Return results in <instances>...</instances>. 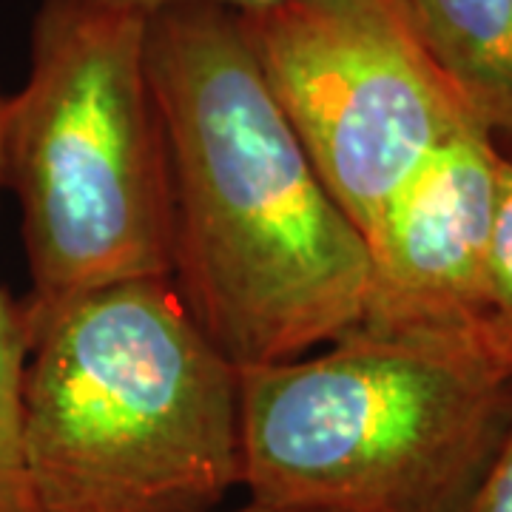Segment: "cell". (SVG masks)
<instances>
[{
	"label": "cell",
	"mask_w": 512,
	"mask_h": 512,
	"mask_svg": "<svg viewBox=\"0 0 512 512\" xmlns=\"http://www.w3.org/2000/svg\"><path fill=\"white\" fill-rule=\"evenodd\" d=\"M171 168V282L234 362L296 359L362 322L365 237L276 103L237 12L146 18Z\"/></svg>",
	"instance_id": "1"
},
{
	"label": "cell",
	"mask_w": 512,
	"mask_h": 512,
	"mask_svg": "<svg viewBox=\"0 0 512 512\" xmlns=\"http://www.w3.org/2000/svg\"><path fill=\"white\" fill-rule=\"evenodd\" d=\"M237 376L239 487L271 512H464L512 427V348L493 330L356 325Z\"/></svg>",
	"instance_id": "2"
},
{
	"label": "cell",
	"mask_w": 512,
	"mask_h": 512,
	"mask_svg": "<svg viewBox=\"0 0 512 512\" xmlns=\"http://www.w3.org/2000/svg\"><path fill=\"white\" fill-rule=\"evenodd\" d=\"M23 439L43 512H217L239 487V376L171 279L26 322Z\"/></svg>",
	"instance_id": "3"
},
{
	"label": "cell",
	"mask_w": 512,
	"mask_h": 512,
	"mask_svg": "<svg viewBox=\"0 0 512 512\" xmlns=\"http://www.w3.org/2000/svg\"><path fill=\"white\" fill-rule=\"evenodd\" d=\"M0 188L20 205L23 322L131 279H171V168L146 18L43 0L29 77L0 100Z\"/></svg>",
	"instance_id": "4"
},
{
	"label": "cell",
	"mask_w": 512,
	"mask_h": 512,
	"mask_svg": "<svg viewBox=\"0 0 512 512\" xmlns=\"http://www.w3.org/2000/svg\"><path fill=\"white\" fill-rule=\"evenodd\" d=\"M237 15L319 180L362 237L433 151L478 126L390 0H288Z\"/></svg>",
	"instance_id": "5"
},
{
	"label": "cell",
	"mask_w": 512,
	"mask_h": 512,
	"mask_svg": "<svg viewBox=\"0 0 512 512\" xmlns=\"http://www.w3.org/2000/svg\"><path fill=\"white\" fill-rule=\"evenodd\" d=\"M501 148L484 128L447 140L365 234V311L379 333H478L487 328L495 177Z\"/></svg>",
	"instance_id": "6"
},
{
	"label": "cell",
	"mask_w": 512,
	"mask_h": 512,
	"mask_svg": "<svg viewBox=\"0 0 512 512\" xmlns=\"http://www.w3.org/2000/svg\"><path fill=\"white\" fill-rule=\"evenodd\" d=\"M421 52L512 157V0H390Z\"/></svg>",
	"instance_id": "7"
},
{
	"label": "cell",
	"mask_w": 512,
	"mask_h": 512,
	"mask_svg": "<svg viewBox=\"0 0 512 512\" xmlns=\"http://www.w3.org/2000/svg\"><path fill=\"white\" fill-rule=\"evenodd\" d=\"M26 322L20 299L0 282V512H43L23 439Z\"/></svg>",
	"instance_id": "8"
},
{
	"label": "cell",
	"mask_w": 512,
	"mask_h": 512,
	"mask_svg": "<svg viewBox=\"0 0 512 512\" xmlns=\"http://www.w3.org/2000/svg\"><path fill=\"white\" fill-rule=\"evenodd\" d=\"M487 328L512 348V157H501L495 177L490 282H487Z\"/></svg>",
	"instance_id": "9"
},
{
	"label": "cell",
	"mask_w": 512,
	"mask_h": 512,
	"mask_svg": "<svg viewBox=\"0 0 512 512\" xmlns=\"http://www.w3.org/2000/svg\"><path fill=\"white\" fill-rule=\"evenodd\" d=\"M74 9H89V12H109V15H134V18H151L163 9L174 6H222L231 12H256V9H271L288 0H55Z\"/></svg>",
	"instance_id": "10"
},
{
	"label": "cell",
	"mask_w": 512,
	"mask_h": 512,
	"mask_svg": "<svg viewBox=\"0 0 512 512\" xmlns=\"http://www.w3.org/2000/svg\"><path fill=\"white\" fill-rule=\"evenodd\" d=\"M464 512H512V427Z\"/></svg>",
	"instance_id": "11"
},
{
	"label": "cell",
	"mask_w": 512,
	"mask_h": 512,
	"mask_svg": "<svg viewBox=\"0 0 512 512\" xmlns=\"http://www.w3.org/2000/svg\"><path fill=\"white\" fill-rule=\"evenodd\" d=\"M217 512H271V510H262V507H254V504H242L237 510H217Z\"/></svg>",
	"instance_id": "12"
}]
</instances>
